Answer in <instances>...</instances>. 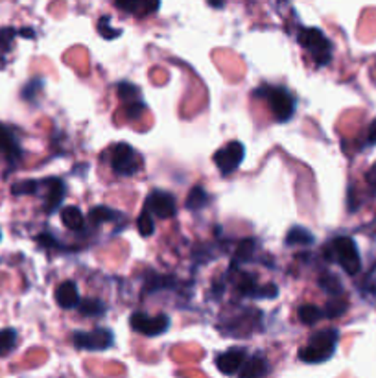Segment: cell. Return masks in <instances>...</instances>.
<instances>
[{"mask_svg":"<svg viewBox=\"0 0 376 378\" xmlns=\"http://www.w3.org/2000/svg\"><path fill=\"white\" fill-rule=\"evenodd\" d=\"M338 341H340V332L336 328H325L321 332H316L308 341V345L299 349V358L306 364H323L334 356Z\"/></svg>","mask_w":376,"mask_h":378,"instance_id":"1","label":"cell"},{"mask_svg":"<svg viewBox=\"0 0 376 378\" xmlns=\"http://www.w3.org/2000/svg\"><path fill=\"white\" fill-rule=\"evenodd\" d=\"M325 255L328 260L340 264L349 275H356L362 267L356 242L349 236H336L331 244L326 245Z\"/></svg>","mask_w":376,"mask_h":378,"instance_id":"2","label":"cell"},{"mask_svg":"<svg viewBox=\"0 0 376 378\" xmlns=\"http://www.w3.org/2000/svg\"><path fill=\"white\" fill-rule=\"evenodd\" d=\"M297 41L304 50L310 52L316 65L331 63L332 54H334V46H332L331 39H328L319 28H303V30L299 32Z\"/></svg>","mask_w":376,"mask_h":378,"instance_id":"3","label":"cell"},{"mask_svg":"<svg viewBox=\"0 0 376 378\" xmlns=\"http://www.w3.org/2000/svg\"><path fill=\"white\" fill-rule=\"evenodd\" d=\"M257 94L266 98L271 113L277 122H288L295 113V98L289 91L282 87H260Z\"/></svg>","mask_w":376,"mask_h":378,"instance_id":"4","label":"cell"},{"mask_svg":"<svg viewBox=\"0 0 376 378\" xmlns=\"http://www.w3.org/2000/svg\"><path fill=\"white\" fill-rule=\"evenodd\" d=\"M111 168L116 175L131 177L143 168V161L138 153L135 152L133 146L126 143H120L113 148V157H111Z\"/></svg>","mask_w":376,"mask_h":378,"instance_id":"5","label":"cell"},{"mask_svg":"<svg viewBox=\"0 0 376 378\" xmlns=\"http://www.w3.org/2000/svg\"><path fill=\"white\" fill-rule=\"evenodd\" d=\"M131 323V328L138 334H144V336H159V334H165L168 328H170V316L166 313H159V316H148L143 312H135L129 319Z\"/></svg>","mask_w":376,"mask_h":378,"instance_id":"6","label":"cell"},{"mask_svg":"<svg viewBox=\"0 0 376 378\" xmlns=\"http://www.w3.org/2000/svg\"><path fill=\"white\" fill-rule=\"evenodd\" d=\"M70 340H72V343L78 347V349L106 350L113 345L115 336H113V332L107 330V328H94V330L89 332H74Z\"/></svg>","mask_w":376,"mask_h":378,"instance_id":"7","label":"cell"},{"mask_svg":"<svg viewBox=\"0 0 376 378\" xmlns=\"http://www.w3.org/2000/svg\"><path fill=\"white\" fill-rule=\"evenodd\" d=\"M245 157V148L238 140H233V143L225 144L223 148H220L218 152L214 153V165L218 166V170L223 175L233 174L236 168L240 166V162L243 161Z\"/></svg>","mask_w":376,"mask_h":378,"instance_id":"8","label":"cell"},{"mask_svg":"<svg viewBox=\"0 0 376 378\" xmlns=\"http://www.w3.org/2000/svg\"><path fill=\"white\" fill-rule=\"evenodd\" d=\"M150 214H155L161 220H168L175 214V198L165 190H153L146 198V209Z\"/></svg>","mask_w":376,"mask_h":378,"instance_id":"9","label":"cell"},{"mask_svg":"<svg viewBox=\"0 0 376 378\" xmlns=\"http://www.w3.org/2000/svg\"><path fill=\"white\" fill-rule=\"evenodd\" d=\"M0 155L4 157L9 165H17L23 159V148H21L17 133L4 124H0Z\"/></svg>","mask_w":376,"mask_h":378,"instance_id":"10","label":"cell"},{"mask_svg":"<svg viewBox=\"0 0 376 378\" xmlns=\"http://www.w3.org/2000/svg\"><path fill=\"white\" fill-rule=\"evenodd\" d=\"M245 360H248V350L243 347H233V349L225 350L216 358V365L223 374H234L240 373Z\"/></svg>","mask_w":376,"mask_h":378,"instance_id":"11","label":"cell"},{"mask_svg":"<svg viewBox=\"0 0 376 378\" xmlns=\"http://www.w3.org/2000/svg\"><path fill=\"white\" fill-rule=\"evenodd\" d=\"M45 184V211L48 214L55 212L61 207L65 196H67V187L61 179H55V177H48V179L43 181Z\"/></svg>","mask_w":376,"mask_h":378,"instance_id":"12","label":"cell"},{"mask_svg":"<svg viewBox=\"0 0 376 378\" xmlns=\"http://www.w3.org/2000/svg\"><path fill=\"white\" fill-rule=\"evenodd\" d=\"M270 362L262 355L249 356L243 367L240 369L238 378H266L270 374Z\"/></svg>","mask_w":376,"mask_h":378,"instance_id":"13","label":"cell"},{"mask_svg":"<svg viewBox=\"0 0 376 378\" xmlns=\"http://www.w3.org/2000/svg\"><path fill=\"white\" fill-rule=\"evenodd\" d=\"M55 301L60 304L61 308L72 310L76 306H79V291L76 282L72 281H65L57 286L55 290Z\"/></svg>","mask_w":376,"mask_h":378,"instance_id":"14","label":"cell"},{"mask_svg":"<svg viewBox=\"0 0 376 378\" xmlns=\"http://www.w3.org/2000/svg\"><path fill=\"white\" fill-rule=\"evenodd\" d=\"M61 220H63L65 227L70 230H79L83 229V226H85V216H83V212L79 211L78 207H65L63 211H61Z\"/></svg>","mask_w":376,"mask_h":378,"instance_id":"15","label":"cell"},{"mask_svg":"<svg viewBox=\"0 0 376 378\" xmlns=\"http://www.w3.org/2000/svg\"><path fill=\"white\" fill-rule=\"evenodd\" d=\"M116 92H118V98L120 101L126 106H133V104H138V101H144L143 96H140V91H138V87H135V85H131V83H118L116 85Z\"/></svg>","mask_w":376,"mask_h":378,"instance_id":"16","label":"cell"},{"mask_svg":"<svg viewBox=\"0 0 376 378\" xmlns=\"http://www.w3.org/2000/svg\"><path fill=\"white\" fill-rule=\"evenodd\" d=\"M116 8L129 11L137 17H146V15L153 13L155 9H159V2H152V4H146V2H116Z\"/></svg>","mask_w":376,"mask_h":378,"instance_id":"17","label":"cell"},{"mask_svg":"<svg viewBox=\"0 0 376 378\" xmlns=\"http://www.w3.org/2000/svg\"><path fill=\"white\" fill-rule=\"evenodd\" d=\"M314 244V235L304 227H292L286 236V245H310Z\"/></svg>","mask_w":376,"mask_h":378,"instance_id":"18","label":"cell"},{"mask_svg":"<svg viewBox=\"0 0 376 378\" xmlns=\"http://www.w3.org/2000/svg\"><path fill=\"white\" fill-rule=\"evenodd\" d=\"M297 316L303 325H316L319 319L325 318L323 310H319L317 306H314V304H303V306L299 308Z\"/></svg>","mask_w":376,"mask_h":378,"instance_id":"19","label":"cell"},{"mask_svg":"<svg viewBox=\"0 0 376 378\" xmlns=\"http://www.w3.org/2000/svg\"><path fill=\"white\" fill-rule=\"evenodd\" d=\"M17 345V332L13 328H4L0 330V358L9 355Z\"/></svg>","mask_w":376,"mask_h":378,"instance_id":"20","label":"cell"},{"mask_svg":"<svg viewBox=\"0 0 376 378\" xmlns=\"http://www.w3.org/2000/svg\"><path fill=\"white\" fill-rule=\"evenodd\" d=\"M209 203V196H206L205 189L201 187H194L190 196L187 198V207L192 209V211H197V209H203Z\"/></svg>","mask_w":376,"mask_h":378,"instance_id":"21","label":"cell"},{"mask_svg":"<svg viewBox=\"0 0 376 378\" xmlns=\"http://www.w3.org/2000/svg\"><path fill=\"white\" fill-rule=\"evenodd\" d=\"M79 312L83 316H87V318H98V316L106 312V306L98 299H85L83 303H79Z\"/></svg>","mask_w":376,"mask_h":378,"instance_id":"22","label":"cell"},{"mask_svg":"<svg viewBox=\"0 0 376 378\" xmlns=\"http://www.w3.org/2000/svg\"><path fill=\"white\" fill-rule=\"evenodd\" d=\"M255 248H257L255 240H242L238 249H236V255H234V262H243V260L251 258L255 253Z\"/></svg>","mask_w":376,"mask_h":378,"instance_id":"23","label":"cell"},{"mask_svg":"<svg viewBox=\"0 0 376 378\" xmlns=\"http://www.w3.org/2000/svg\"><path fill=\"white\" fill-rule=\"evenodd\" d=\"M116 216H120L118 212L111 211L107 207H94L89 212V220L94 221V223H100V221H113Z\"/></svg>","mask_w":376,"mask_h":378,"instance_id":"24","label":"cell"},{"mask_svg":"<svg viewBox=\"0 0 376 378\" xmlns=\"http://www.w3.org/2000/svg\"><path fill=\"white\" fill-rule=\"evenodd\" d=\"M137 229L143 236H152L153 233H155V223H153L152 216H150V212L148 211L140 212V216H138L137 220Z\"/></svg>","mask_w":376,"mask_h":378,"instance_id":"25","label":"cell"},{"mask_svg":"<svg viewBox=\"0 0 376 378\" xmlns=\"http://www.w3.org/2000/svg\"><path fill=\"white\" fill-rule=\"evenodd\" d=\"M319 284H321L323 290L328 291V294H331L332 297H334V299L341 295V286H340V282H338V277H334V275L321 277V281H319Z\"/></svg>","mask_w":376,"mask_h":378,"instance_id":"26","label":"cell"},{"mask_svg":"<svg viewBox=\"0 0 376 378\" xmlns=\"http://www.w3.org/2000/svg\"><path fill=\"white\" fill-rule=\"evenodd\" d=\"M21 35V32H17L15 28H2L0 30V52H8L11 48L13 37Z\"/></svg>","mask_w":376,"mask_h":378,"instance_id":"27","label":"cell"},{"mask_svg":"<svg viewBox=\"0 0 376 378\" xmlns=\"http://www.w3.org/2000/svg\"><path fill=\"white\" fill-rule=\"evenodd\" d=\"M111 18L107 17H101L100 23H98V32H100V35L104 37V39H115V37H118L120 33H122V30H116V28H111L109 26Z\"/></svg>","mask_w":376,"mask_h":378,"instance_id":"28","label":"cell"},{"mask_svg":"<svg viewBox=\"0 0 376 378\" xmlns=\"http://www.w3.org/2000/svg\"><path fill=\"white\" fill-rule=\"evenodd\" d=\"M365 181H367V184L371 187V189L376 190V165H372L371 170L365 174Z\"/></svg>","mask_w":376,"mask_h":378,"instance_id":"29","label":"cell"},{"mask_svg":"<svg viewBox=\"0 0 376 378\" xmlns=\"http://www.w3.org/2000/svg\"><path fill=\"white\" fill-rule=\"evenodd\" d=\"M0 236H2V235H0Z\"/></svg>","mask_w":376,"mask_h":378,"instance_id":"30","label":"cell"}]
</instances>
